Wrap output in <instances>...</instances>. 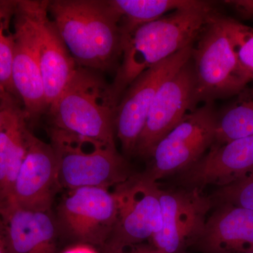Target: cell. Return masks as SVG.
<instances>
[{
  "mask_svg": "<svg viewBox=\"0 0 253 253\" xmlns=\"http://www.w3.org/2000/svg\"><path fill=\"white\" fill-rule=\"evenodd\" d=\"M224 24L233 49L253 81V28L230 18L224 17Z\"/></svg>",
  "mask_w": 253,
  "mask_h": 253,
  "instance_id": "22",
  "label": "cell"
},
{
  "mask_svg": "<svg viewBox=\"0 0 253 253\" xmlns=\"http://www.w3.org/2000/svg\"><path fill=\"white\" fill-rule=\"evenodd\" d=\"M194 44L146 70L126 89L116 109L115 127L123 152L134 154L150 108L160 87L191 59Z\"/></svg>",
  "mask_w": 253,
  "mask_h": 253,
  "instance_id": "9",
  "label": "cell"
},
{
  "mask_svg": "<svg viewBox=\"0 0 253 253\" xmlns=\"http://www.w3.org/2000/svg\"><path fill=\"white\" fill-rule=\"evenodd\" d=\"M217 119L212 103L187 113L156 145L144 174L157 182L197 163L214 144Z\"/></svg>",
  "mask_w": 253,
  "mask_h": 253,
  "instance_id": "8",
  "label": "cell"
},
{
  "mask_svg": "<svg viewBox=\"0 0 253 253\" xmlns=\"http://www.w3.org/2000/svg\"><path fill=\"white\" fill-rule=\"evenodd\" d=\"M194 247L201 253L253 252V211L216 205Z\"/></svg>",
  "mask_w": 253,
  "mask_h": 253,
  "instance_id": "15",
  "label": "cell"
},
{
  "mask_svg": "<svg viewBox=\"0 0 253 253\" xmlns=\"http://www.w3.org/2000/svg\"><path fill=\"white\" fill-rule=\"evenodd\" d=\"M196 41L191 56L195 78L194 109L199 103L213 104L214 100L244 92L253 82V78L233 49L224 17L213 15Z\"/></svg>",
  "mask_w": 253,
  "mask_h": 253,
  "instance_id": "4",
  "label": "cell"
},
{
  "mask_svg": "<svg viewBox=\"0 0 253 253\" xmlns=\"http://www.w3.org/2000/svg\"><path fill=\"white\" fill-rule=\"evenodd\" d=\"M253 172V136L212 146L192 166L178 173L180 187L203 191L208 186L229 185Z\"/></svg>",
  "mask_w": 253,
  "mask_h": 253,
  "instance_id": "14",
  "label": "cell"
},
{
  "mask_svg": "<svg viewBox=\"0 0 253 253\" xmlns=\"http://www.w3.org/2000/svg\"><path fill=\"white\" fill-rule=\"evenodd\" d=\"M162 227L152 239L162 253H182L201 236L213 204L199 190L160 189Z\"/></svg>",
  "mask_w": 253,
  "mask_h": 253,
  "instance_id": "10",
  "label": "cell"
},
{
  "mask_svg": "<svg viewBox=\"0 0 253 253\" xmlns=\"http://www.w3.org/2000/svg\"><path fill=\"white\" fill-rule=\"evenodd\" d=\"M250 136H253V93L217 116L212 146Z\"/></svg>",
  "mask_w": 253,
  "mask_h": 253,
  "instance_id": "20",
  "label": "cell"
},
{
  "mask_svg": "<svg viewBox=\"0 0 253 253\" xmlns=\"http://www.w3.org/2000/svg\"><path fill=\"white\" fill-rule=\"evenodd\" d=\"M14 33L13 84L16 93L22 99L28 117H35L44 112L48 105L36 54L24 24L16 14L14 18Z\"/></svg>",
  "mask_w": 253,
  "mask_h": 253,
  "instance_id": "18",
  "label": "cell"
},
{
  "mask_svg": "<svg viewBox=\"0 0 253 253\" xmlns=\"http://www.w3.org/2000/svg\"><path fill=\"white\" fill-rule=\"evenodd\" d=\"M62 253H97L93 246L86 244H78L69 248Z\"/></svg>",
  "mask_w": 253,
  "mask_h": 253,
  "instance_id": "26",
  "label": "cell"
},
{
  "mask_svg": "<svg viewBox=\"0 0 253 253\" xmlns=\"http://www.w3.org/2000/svg\"><path fill=\"white\" fill-rule=\"evenodd\" d=\"M158 183L144 173L115 186L116 219L103 252L121 251L152 239L162 227Z\"/></svg>",
  "mask_w": 253,
  "mask_h": 253,
  "instance_id": "6",
  "label": "cell"
},
{
  "mask_svg": "<svg viewBox=\"0 0 253 253\" xmlns=\"http://www.w3.org/2000/svg\"><path fill=\"white\" fill-rule=\"evenodd\" d=\"M120 19L121 39L131 31L178 9L189 7L196 0H110Z\"/></svg>",
  "mask_w": 253,
  "mask_h": 253,
  "instance_id": "19",
  "label": "cell"
},
{
  "mask_svg": "<svg viewBox=\"0 0 253 253\" xmlns=\"http://www.w3.org/2000/svg\"><path fill=\"white\" fill-rule=\"evenodd\" d=\"M50 137L57 158L61 188L109 189L134 174L116 147L55 127L50 130Z\"/></svg>",
  "mask_w": 253,
  "mask_h": 253,
  "instance_id": "5",
  "label": "cell"
},
{
  "mask_svg": "<svg viewBox=\"0 0 253 253\" xmlns=\"http://www.w3.org/2000/svg\"><path fill=\"white\" fill-rule=\"evenodd\" d=\"M214 14L209 2L197 1L138 26L123 37L122 62L111 86L116 101L118 103L123 93L146 70L194 44Z\"/></svg>",
  "mask_w": 253,
  "mask_h": 253,
  "instance_id": "1",
  "label": "cell"
},
{
  "mask_svg": "<svg viewBox=\"0 0 253 253\" xmlns=\"http://www.w3.org/2000/svg\"><path fill=\"white\" fill-rule=\"evenodd\" d=\"M49 1H17L15 14L23 21L36 54L49 109L66 89L77 68L56 25L50 18Z\"/></svg>",
  "mask_w": 253,
  "mask_h": 253,
  "instance_id": "7",
  "label": "cell"
},
{
  "mask_svg": "<svg viewBox=\"0 0 253 253\" xmlns=\"http://www.w3.org/2000/svg\"><path fill=\"white\" fill-rule=\"evenodd\" d=\"M17 1H0V86L10 94L16 93L12 81L14 33V21Z\"/></svg>",
  "mask_w": 253,
  "mask_h": 253,
  "instance_id": "21",
  "label": "cell"
},
{
  "mask_svg": "<svg viewBox=\"0 0 253 253\" xmlns=\"http://www.w3.org/2000/svg\"><path fill=\"white\" fill-rule=\"evenodd\" d=\"M8 253H56L58 225L50 211L1 206Z\"/></svg>",
  "mask_w": 253,
  "mask_h": 253,
  "instance_id": "17",
  "label": "cell"
},
{
  "mask_svg": "<svg viewBox=\"0 0 253 253\" xmlns=\"http://www.w3.org/2000/svg\"><path fill=\"white\" fill-rule=\"evenodd\" d=\"M118 104L111 86L99 75L79 68L49 110L53 127L116 147Z\"/></svg>",
  "mask_w": 253,
  "mask_h": 253,
  "instance_id": "3",
  "label": "cell"
},
{
  "mask_svg": "<svg viewBox=\"0 0 253 253\" xmlns=\"http://www.w3.org/2000/svg\"><path fill=\"white\" fill-rule=\"evenodd\" d=\"M253 253V252H252V253Z\"/></svg>",
  "mask_w": 253,
  "mask_h": 253,
  "instance_id": "29",
  "label": "cell"
},
{
  "mask_svg": "<svg viewBox=\"0 0 253 253\" xmlns=\"http://www.w3.org/2000/svg\"><path fill=\"white\" fill-rule=\"evenodd\" d=\"M104 253H162L153 246L152 244H140L137 246H131L126 248L121 251H110V252H103Z\"/></svg>",
  "mask_w": 253,
  "mask_h": 253,
  "instance_id": "24",
  "label": "cell"
},
{
  "mask_svg": "<svg viewBox=\"0 0 253 253\" xmlns=\"http://www.w3.org/2000/svg\"><path fill=\"white\" fill-rule=\"evenodd\" d=\"M226 2L235 6L243 14L253 18V0H235Z\"/></svg>",
  "mask_w": 253,
  "mask_h": 253,
  "instance_id": "25",
  "label": "cell"
},
{
  "mask_svg": "<svg viewBox=\"0 0 253 253\" xmlns=\"http://www.w3.org/2000/svg\"><path fill=\"white\" fill-rule=\"evenodd\" d=\"M195 86L191 59L160 87L136 144L134 154L150 158L154 148L187 114L194 111Z\"/></svg>",
  "mask_w": 253,
  "mask_h": 253,
  "instance_id": "12",
  "label": "cell"
},
{
  "mask_svg": "<svg viewBox=\"0 0 253 253\" xmlns=\"http://www.w3.org/2000/svg\"><path fill=\"white\" fill-rule=\"evenodd\" d=\"M1 228V219H0V253H8L7 246H6L5 234L3 233Z\"/></svg>",
  "mask_w": 253,
  "mask_h": 253,
  "instance_id": "27",
  "label": "cell"
},
{
  "mask_svg": "<svg viewBox=\"0 0 253 253\" xmlns=\"http://www.w3.org/2000/svg\"><path fill=\"white\" fill-rule=\"evenodd\" d=\"M2 88L1 87V86H0V92H1V91L2 90Z\"/></svg>",
  "mask_w": 253,
  "mask_h": 253,
  "instance_id": "28",
  "label": "cell"
},
{
  "mask_svg": "<svg viewBox=\"0 0 253 253\" xmlns=\"http://www.w3.org/2000/svg\"><path fill=\"white\" fill-rule=\"evenodd\" d=\"M58 217L60 227L70 239L102 249L116 222V200L104 188L72 190L60 204Z\"/></svg>",
  "mask_w": 253,
  "mask_h": 253,
  "instance_id": "11",
  "label": "cell"
},
{
  "mask_svg": "<svg viewBox=\"0 0 253 253\" xmlns=\"http://www.w3.org/2000/svg\"><path fill=\"white\" fill-rule=\"evenodd\" d=\"M210 197L213 207L229 204L253 211V172L229 185L218 188Z\"/></svg>",
  "mask_w": 253,
  "mask_h": 253,
  "instance_id": "23",
  "label": "cell"
},
{
  "mask_svg": "<svg viewBox=\"0 0 253 253\" xmlns=\"http://www.w3.org/2000/svg\"><path fill=\"white\" fill-rule=\"evenodd\" d=\"M60 189L57 158L52 146L30 133L26 157L9 197L1 206L50 211Z\"/></svg>",
  "mask_w": 253,
  "mask_h": 253,
  "instance_id": "13",
  "label": "cell"
},
{
  "mask_svg": "<svg viewBox=\"0 0 253 253\" xmlns=\"http://www.w3.org/2000/svg\"><path fill=\"white\" fill-rule=\"evenodd\" d=\"M13 94L0 92V201L9 197L27 153L28 116L15 101Z\"/></svg>",
  "mask_w": 253,
  "mask_h": 253,
  "instance_id": "16",
  "label": "cell"
},
{
  "mask_svg": "<svg viewBox=\"0 0 253 253\" xmlns=\"http://www.w3.org/2000/svg\"><path fill=\"white\" fill-rule=\"evenodd\" d=\"M48 9L76 63L100 71L114 64L121 54V33L109 1L54 0Z\"/></svg>",
  "mask_w": 253,
  "mask_h": 253,
  "instance_id": "2",
  "label": "cell"
}]
</instances>
